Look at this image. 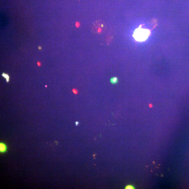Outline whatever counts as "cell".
<instances>
[{"mask_svg": "<svg viewBox=\"0 0 189 189\" xmlns=\"http://www.w3.org/2000/svg\"><path fill=\"white\" fill-rule=\"evenodd\" d=\"M150 34V31L149 30L139 28L135 31L133 37L136 41H143L147 39Z\"/></svg>", "mask_w": 189, "mask_h": 189, "instance_id": "cell-1", "label": "cell"}, {"mask_svg": "<svg viewBox=\"0 0 189 189\" xmlns=\"http://www.w3.org/2000/svg\"><path fill=\"white\" fill-rule=\"evenodd\" d=\"M7 150V147L5 143H0V152L1 153H5Z\"/></svg>", "mask_w": 189, "mask_h": 189, "instance_id": "cell-2", "label": "cell"}, {"mask_svg": "<svg viewBox=\"0 0 189 189\" xmlns=\"http://www.w3.org/2000/svg\"><path fill=\"white\" fill-rule=\"evenodd\" d=\"M110 82L112 84H116L118 82V79L117 77H114L110 79Z\"/></svg>", "mask_w": 189, "mask_h": 189, "instance_id": "cell-3", "label": "cell"}, {"mask_svg": "<svg viewBox=\"0 0 189 189\" xmlns=\"http://www.w3.org/2000/svg\"><path fill=\"white\" fill-rule=\"evenodd\" d=\"M2 76L6 79V82L8 83L9 81L10 78V76L8 75V74L3 73H2Z\"/></svg>", "mask_w": 189, "mask_h": 189, "instance_id": "cell-4", "label": "cell"}, {"mask_svg": "<svg viewBox=\"0 0 189 189\" xmlns=\"http://www.w3.org/2000/svg\"><path fill=\"white\" fill-rule=\"evenodd\" d=\"M125 189H134V186H133L132 185H128L126 187Z\"/></svg>", "mask_w": 189, "mask_h": 189, "instance_id": "cell-5", "label": "cell"}, {"mask_svg": "<svg viewBox=\"0 0 189 189\" xmlns=\"http://www.w3.org/2000/svg\"><path fill=\"white\" fill-rule=\"evenodd\" d=\"M73 93L75 94H77L78 93V91L77 90L75 89H73Z\"/></svg>", "mask_w": 189, "mask_h": 189, "instance_id": "cell-6", "label": "cell"}, {"mask_svg": "<svg viewBox=\"0 0 189 189\" xmlns=\"http://www.w3.org/2000/svg\"><path fill=\"white\" fill-rule=\"evenodd\" d=\"M75 124H76V126H78L79 124V123L78 121H76L75 123Z\"/></svg>", "mask_w": 189, "mask_h": 189, "instance_id": "cell-7", "label": "cell"}, {"mask_svg": "<svg viewBox=\"0 0 189 189\" xmlns=\"http://www.w3.org/2000/svg\"><path fill=\"white\" fill-rule=\"evenodd\" d=\"M40 63L39 62H38V65H39V66H40Z\"/></svg>", "mask_w": 189, "mask_h": 189, "instance_id": "cell-8", "label": "cell"}, {"mask_svg": "<svg viewBox=\"0 0 189 189\" xmlns=\"http://www.w3.org/2000/svg\"><path fill=\"white\" fill-rule=\"evenodd\" d=\"M46 87H47V85H46Z\"/></svg>", "mask_w": 189, "mask_h": 189, "instance_id": "cell-9", "label": "cell"}]
</instances>
